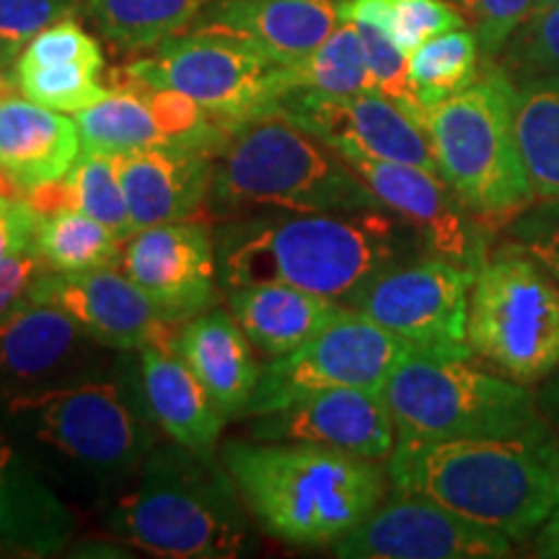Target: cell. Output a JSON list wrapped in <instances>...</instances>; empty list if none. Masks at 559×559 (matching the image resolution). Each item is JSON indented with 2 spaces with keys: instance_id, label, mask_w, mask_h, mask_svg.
Instances as JSON below:
<instances>
[{
  "instance_id": "83f0119b",
  "label": "cell",
  "mask_w": 559,
  "mask_h": 559,
  "mask_svg": "<svg viewBox=\"0 0 559 559\" xmlns=\"http://www.w3.org/2000/svg\"><path fill=\"white\" fill-rule=\"evenodd\" d=\"M207 0H86L88 19L120 52H151L185 34Z\"/></svg>"
},
{
  "instance_id": "cb8c5ba5",
  "label": "cell",
  "mask_w": 559,
  "mask_h": 559,
  "mask_svg": "<svg viewBox=\"0 0 559 559\" xmlns=\"http://www.w3.org/2000/svg\"><path fill=\"white\" fill-rule=\"evenodd\" d=\"M81 151L79 124L66 111L19 96L0 104V169L24 192L66 177Z\"/></svg>"
},
{
  "instance_id": "74e56055",
  "label": "cell",
  "mask_w": 559,
  "mask_h": 559,
  "mask_svg": "<svg viewBox=\"0 0 559 559\" xmlns=\"http://www.w3.org/2000/svg\"><path fill=\"white\" fill-rule=\"evenodd\" d=\"M83 5L86 0H0V62L19 58L41 29L75 16Z\"/></svg>"
},
{
  "instance_id": "e0dca14e",
  "label": "cell",
  "mask_w": 559,
  "mask_h": 559,
  "mask_svg": "<svg viewBox=\"0 0 559 559\" xmlns=\"http://www.w3.org/2000/svg\"><path fill=\"white\" fill-rule=\"evenodd\" d=\"M122 270L177 321L198 317L218 300V254L207 221L140 228L124 247Z\"/></svg>"
},
{
  "instance_id": "e575fe53",
  "label": "cell",
  "mask_w": 559,
  "mask_h": 559,
  "mask_svg": "<svg viewBox=\"0 0 559 559\" xmlns=\"http://www.w3.org/2000/svg\"><path fill=\"white\" fill-rule=\"evenodd\" d=\"M13 73H16L19 91L26 99L55 111H66V115H79L109 94L107 83L99 81L102 70L81 66V62L13 68Z\"/></svg>"
},
{
  "instance_id": "60d3db41",
  "label": "cell",
  "mask_w": 559,
  "mask_h": 559,
  "mask_svg": "<svg viewBox=\"0 0 559 559\" xmlns=\"http://www.w3.org/2000/svg\"><path fill=\"white\" fill-rule=\"evenodd\" d=\"M39 213L26 198H0V257L37 247Z\"/></svg>"
},
{
  "instance_id": "ab89813d",
  "label": "cell",
  "mask_w": 559,
  "mask_h": 559,
  "mask_svg": "<svg viewBox=\"0 0 559 559\" xmlns=\"http://www.w3.org/2000/svg\"><path fill=\"white\" fill-rule=\"evenodd\" d=\"M513 239L559 280V200L523 210L513 218Z\"/></svg>"
},
{
  "instance_id": "ee69618b",
  "label": "cell",
  "mask_w": 559,
  "mask_h": 559,
  "mask_svg": "<svg viewBox=\"0 0 559 559\" xmlns=\"http://www.w3.org/2000/svg\"><path fill=\"white\" fill-rule=\"evenodd\" d=\"M536 555L539 557H557L559 559V495L555 502V510L539 531V539H536Z\"/></svg>"
},
{
  "instance_id": "f6af8a7d",
  "label": "cell",
  "mask_w": 559,
  "mask_h": 559,
  "mask_svg": "<svg viewBox=\"0 0 559 559\" xmlns=\"http://www.w3.org/2000/svg\"><path fill=\"white\" fill-rule=\"evenodd\" d=\"M19 91V83H16V73H9L5 70V62H0V104L5 99H11V96H16Z\"/></svg>"
},
{
  "instance_id": "f35d334b",
  "label": "cell",
  "mask_w": 559,
  "mask_h": 559,
  "mask_svg": "<svg viewBox=\"0 0 559 559\" xmlns=\"http://www.w3.org/2000/svg\"><path fill=\"white\" fill-rule=\"evenodd\" d=\"M472 32L477 34L481 55L495 58L531 13V0H451Z\"/></svg>"
},
{
  "instance_id": "8d00e7d4",
  "label": "cell",
  "mask_w": 559,
  "mask_h": 559,
  "mask_svg": "<svg viewBox=\"0 0 559 559\" xmlns=\"http://www.w3.org/2000/svg\"><path fill=\"white\" fill-rule=\"evenodd\" d=\"M81 66L104 70V50L99 39L88 34L73 16L55 21L52 26L41 29L29 45L21 50L13 68H41V66Z\"/></svg>"
},
{
  "instance_id": "277c9868",
  "label": "cell",
  "mask_w": 559,
  "mask_h": 559,
  "mask_svg": "<svg viewBox=\"0 0 559 559\" xmlns=\"http://www.w3.org/2000/svg\"><path fill=\"white\" fill-rule=\"evenodd\" d=\"M107 513L111 536L169 559H230L249 549L239 489L215 456L156 443Z\"/></svg>"
},
{
  "instance_id": "d4e9b609",
  "label": "cell",
  "mask_w": 559,
  "mask_h": 559,
  "mask_svg": "<svg viewBox=\"0 0 559 559\" xmlns=\"http://www.w3.org/2000/svg\"><path fill=\"white\" fill-rule=\"evenodd\" d=\"M140 383L158 430L174 443L200 456H215L223 425L228 423L215 407L192 368L174 349H140Z\"/></svg>"
},
{
  "instance_id": "52a82bcc",
  "label": "cell",
  "mask_w": 559,
  "mask_h": 559,
  "mask_svg": "<svg viewBox=\"0 0 559 559\" xmlns=\"http://www.w3.org/2000/svg\"><path fill=\"white\" fill-rule=\"evenodd\" d=\"M383 396L396 443L461 438H549L536 396L519 381L474 368L466 358L409 349Z\"/></svg>"
},
{
  "instance_id": "484cf974",
  "label": "cell",
  "mask_w": 559,
  "mask_h": 559,
  "mask_svg": "<svg viewBox=\"0 0 559 559\" xmlns=\"http://www.w3.org/2000/svg\"><path fill=\"white\" fill-rule=\"evenodd\" d=\"M228 309L257 353L280 358L324 330L345 306L293 285L257 283L228 288Z\"/></svg>"
},
{
  "instance_id": "ba28073f",
  "label": "cell",
  "mask_w": 559,
  "mask_h": 559,
  "mask_svg": "<svg viewBox=\"0 0 559 559\" xmlns=\"http://www.w3.org/2000/svg\"><path fill=\"white\" fill-rule=\"evenodd\" d=\"M513 94L508 70L489 68L428 115L438 174L481 223L513 221L536 202L515 140Z\"/></svg>"
},
{
  "instance_id": "4316f807",
  "label": "cell",
  "mask_w": 559,
  "mask_h": 559,
  "mask_svg": "<svg viewBox=\"0 0 559 559\" xmlns=\"http://www.w3.org/2000/svg\"><path fill=\"white\" fill-rule=\"evenodd\" d=\"M513 124L536 200H559V75H536L515 86Z\"/></svg>"
},
{
  "instance_id": "6da1fadb",
  "label": "cell",
  "mask_w": 559,
  "mask_h": 559,
  "mask_svg": "<svg viewBox=\"0 0 559 559\" xmlns=\"http://www.w3.org/2000/svg\"><path fill=\"white\" fill-rule=\"evenodd\" d=\"M425 247L412 223L389 207L234 218L215 236L226 288L283 283L353 306L383 272Z\"/></svg>"
},
{
  "instance_id": "ac0fdd59",
  "label": "cell",
  "mask_w": 559,
  "mask_h": 559,
  "mask_svg": "<svg viewBox=\"0 0 559 559\" xmlns=\"http://www.w3.org/2000/svg\"><path fill=\"white\" fill-rule=\"evenodd\" d=\"M249 432L257 440L324 445L370 461L389 459L396 445L394 417L383 391L347 386L311 391L285 407L257 415Z\"/></svg>"
},
{
  "instance_id": "8fae6325",
  "label": "cell",
  "mask_w": 559,
  "mask_h": 559,
  "mask_svg": "<svg viewBox=\"0 0 559 559\" xmlns=\"http://www.w3.org/2000/svg\"><path fill=\"white\" fill-rule=\"evenodd\" d=\"M409 349L407 342L383 330L368 313L345 306L324 330L298 349L270 358L267 366L260 368V379L243 417L280 409L298 396L321 389L383 391L389 376Z\"/></svg>"
},
{
  "instance_id": "4dcf8cb0",
  "label": "cell",
  "mask_w": 559,
  "mask_h": 559,
  "mask_svg": "<svg viewBox=\"0 0 559 559\" xmlns=\"http://www.w3.org/2000/svg\"><path fill=\"white\" fill-rule=\"evenodd\" d=\"M285 96L304 91L319 96H358L373 91L366 47L353 21H340L337 29L309 58L283 66Z\"/></svg>"
},
{
  "instance_id": "9c48e42d",
  "label": "cell",
  "mask_w": 559,
  "mask_h": 559,
  "mask_svg": "<svg viewBox=\"0 0 559 559\" xmlns=\"http://www.w3.org/2000/svg\"><path fill=\"white\" fill-rule=\"evenodd\" d=\"M469 347L523 386L559 368V285L523 247L495 251L474 272Z\"/></svg>"
},
{
  "instance_id": "d6986e66",
  "label": "cell",
  "mask_w": 559,
  "mask_h": 559,
  "mask_svg": "<svg viewBox=\"0 0 559 559\" xmlns=\"http://www.w3.org/2000/svg\"><path fill=\"white\" fill-rule=\"evenodd\" d=\"M94 345L58 306L19 298L0 317V391L11 396L96 376Z\"/></svg>"
},
{
  "instance_id": "4fadbf2b",
  "label": "cell",
  "mask_w": 559,
  "mask_h": 559,
  "mask_svg": "<svg viewBox=\"0 0 559 559\" xmlns=\"http://www.w3.org/2000/svg\"><path fill=\"white\" fill-rule=\"evenodd\" d=\"M26 296L58 306L96 345L120 353H140L145 347L174 349L185 324L166 317L148 293L117 267L45 270Z\"/></svg>"
},
{
  "instance_id": "7a4b0ae2",
  "label": "cell",
  "mask_w": 559,
  "mask_h": 559,
  "mask_svg": "<svg viewBox=\"0 0 559 559\" xmlns=\"http://www.w3.org/2000/svg\"><path fill=\"white\" fill-rule=\"evenodd\" d=\"M221 459L247 513L290 547H334L386 498L376 461L324 445L228 440Z\"/></svg>"
},
{
  "instance_id": "f1b7e54d",
  "label": "cell",
  "mask_w": 559,
  "mask_h": 559,
  "mask_svg": "<svg viewBox=\"0 0 559 559\" xmlns=\"http://www.w3.org/2000/svg\"><path fill=\"white\" fill-rule=\"evenodd\" d=\"M75 124H79L83 151L109 153V156L153 148V145H177L160 128L143 94L128 86L109 88L102 102L75 115Z\"/></svg>"
},
{
  "instance_id": "603a6c76",
  "label": "cell",
  "mask_w": 559,
  "mask_h": 559,
  "mask_svg": "<svg viewBox=\"0 0 559 559\" xmlns=\"http://www.w3.org/2000/svg\"><path fill=\"white\" fill-rule=\"evenodd\" d=\"M174 353L192 368L223 417H243L260 379V366L234 313L207 309L187 319Z\"/></svg>"
},
{
  "instance_id": "8992f818",
  "label": "cell",
  "mask_w": 559,
  "mask_h": 559,
  "mask_svg": "<svg viewBox=\"0 0 559 559\" xmlns=\"http://www.w3.org/2000/svg\"><path fill=\"white\" fill-rule=\"evenodd\" d=\"M210 205L241 218L249 210L334 213L383 207L340 153L280 111L234 128L213 158Z\"/></svg>"
},
{
  "instance_id": "d6a6232c",
  "label": "cell",
  "mask_w": 559,
  "mask_h": 559,
  "mask_svg": "<svg viewBox=\"0 0 559 559\" xmlns=\"http://www.w3.org/2000/svg\"><path fill=\"white\" fill-rule=\"evenodd\" d=\"M340 19L379 26L404 55L438 34L466 26V19L449 0H342Z\"/></svg>"
},
{
  "instance_id": "5b68a950",
  "label": "cell",
  "mask_w": 559,
  "mask_h": 559,
  "mask_svg": "<svg viewBox=\"0 0 559 559\" xmlns=\"http://www.w3.org/2000/svg\"><path fill=\"white\" fill-rule=\"evenodd\" d=\"M21 436L52 456L75 485L122 487L156 449L158 425L138 370L99 373L5 396Z\"/></svg>"
},
{
  "instance_id": "5bb4252c",
  "label": "cell",
  "mask_w": 559,
  "mask_h": 559,
  "mask_svg": "<svg viewBox=\"0 0 559 559\" xmlns=\"http://www.w3.org/2000/svg\"><path fill=\"white\" fill-rule=\"evenodd\" d=\"M332 551L349 559H485L510 557V539L423 495L396 492Z\"/></svg>"
},
{
  "instance_id": "9a60e30c",
  "label": "cell",
  "mask_w": 559,
  "mask_h": 559,
  "mask_svg": "<svg viewBox=\"0 0 559 559\" xmlns=\"http://www.w3.org/2000/svg\"><path fill=\"white\" fill-rule=\"evenodd\" d=\"M277 111L345 160H394L438 171L428 130L376 91L358 96L296 91L280 102Z\"/></svg>"
},
{
  "instance_id": "7dc6e473",
  "label": "cell",
  "mask_w": 559,
  "mask_h": 559,
  "mask_svg": "<svg viewBox=\"0 0 559 559\" xmlns=\"http://www.w3.org/2000/svg\"><path fill=\"white\" fill-rule=\"evenodd\" d=\"M549 5H559V0H531V11L549 9Z\"/></svg>"
},
{
  "instance_id": "b9f144b4",
  "label": "cell",
  "mask_w": 559,
  "mask_h": 559,
  "mask_svg": "<svg viewBox=\"0 0 559 559\" xmlns=\"http://www.w3.org/2000/svg\"><path fill=\"white\" fill-rule=\"evenodd\" d=\"M45 270L50 267L41 260L37 247L0 257V317H3L19 298L26 296L29 285Z\"/></svg>"
},
{
  "instance_id": "2e32d148",
  "label": "cell",
  "mask_w": 559,
  "mask_h": 559,
  "mask_svg": "<svg viewBox=\"0 0 559 559\" xmlns=\"http://www.w3.org/2000/svg\"><path fill=\"white\" fill-rule=\"evenodd\" d=\"M370 192L412 223L432 257L477 272L489 257L487 230L438 171L394 160H347Z\"/></svg>"
},
{
  "instance_id": "836d02e7",
  "label": "cell",
  "mask_w": 559,
  "mask_h": 559,
  "mask_svg": "<svg viewBox=\"0 0 559 559\" xmlns=\"http://www.w3.org/2000/svg\"><path fill=\"white\" fill-rule=\"evenodd\" d=\"M62 190H66V207H75L91 215V218L115 230L117 236H122L124 241H130L138 234L132 226L115 156H109V153L81 151V156L62 177Z\"/></svg>"
},
{
  "instance_id": "7402d4cb",
  "label": "cell",
  "mask_w": 559,
  "mask_h": 559,
  "mask_svg": "<svg viewBox=\"0 0 559 559\" xmlns=\"http://www.w3.org/2000/svg\"><path fill=\"white\" fill-rule=\"evenodd\" d=\"M73 534V510L0 436V557H52Z\"/></svg>"
},
{
  "instance_id": "1f68e13d",
  "label": "cell",
  "mask_w": 559,
  "mask_h": 559,
  "mask_svg": "<svg viewBox=\"0 0 559 559\" xmlns=\"http://www.w3.org/2000/svg\"><path fill=\"white\" fill-rule=\"evenodd\" d=\"M479 39L469 29L438 34L407 55L409 86L423 109L438 107L449 96L469 88L479 79Z\"/></svg>"
},
{
  "instance_id": "bcb514c9",
  "label": "cell",
  "mask_w": 559,
  "mask_h": 559,
  "mask_svg": "<svg viewBox=\"0 0 559 559\" xmlns=\"http://www.w3.org/2000/svg\"><path fill=\"white\" fill-rule=\"evenodd\" d=\"M16 194L21 198L24 192H21V187L9 177V174L0 169V198H16Z\"/></svg>"
},
{
  "instance_id": "7bdbcfd3",
  "label": "cell",
  "mask_w": 559,
  "mask_h": 559,
  "mask_svg": "<svg viewBox=\"0 0 559 559\" xmlns=\"http://www.w3.org/2000/svg\"><path fill=\"white\" fill-rule=\"evenodd\" d=\"M536 404H539L542 415L547 417L551 428L559 430V368L544 379L539 394H536Z\"/></svg>"
},
{
  "instance_id": "d590c367",
  "label": "cell",
  "mask_w": 559,
  "mask_h": 559,
  "mask_svg": "<svg viewBox=\"0 0 559 559\" xmlns=\"http://www.w3.org/2000/svg\"><path fill=\"white\" fill-rule=\"evenodd\" d=\"M502 68L508 75L536 79L559 75V5L531 11L502 47Z\"/></svg>"
},
{
  "instance_id": "7c38bea8",
  "label": "cell",
  "mask_w": 559,
  "mask_h": 559,
  "mask_svg": "<svg viewBox=\"0 0 559 559\" xmlns=\"http://www.w3.org/2000/svg\"><path fill=\"white\" fill-rule=\"evenodd\" d=\"M472 283V270L430 254L383 272L353 309L368 313L412 349L469 360Z\"/></svg>"
},
{
  "instance_id": "44dd1931",
  "label": "cell",
  "mask_w": 559,
  "mask_h": 559,
  "mask_svg": "<svg viewBox=\"0 0 559 559\" xmlns=\"http://www.w3.org/2000/svg\"><path fill=\"white\" fill-rule=\"evenodd\" d=\"M342 0H207L190 29L247 39L280 66L309 58L340 26ZM187 29V32H190Z\"/></svg>"
},
{
  "instance_id": "f546056e",
  "label": "cell",
  "mask_w": 559,
  "mask_h": 559,
  "mask_svg": "<svg viewBox=\"0 0 559 559\" xmlns=\"http://www.w3.org/2000/svg\"><path fill=\"white\" fill-rule=\"evenodd\" d=\"M37 251L50 270L81 272L122 264L124 239L75 207L39 213Z\"/></svg>"
},
{
  "instance_id": "30bf717a",
  "label": "cell",
  "mask_w": 559,
  "mask_h": 559,
  "mask_svg": "<svg viewBox=\"0 0 559 559\" xmlns=\"http://www.w3.org/2000/svg\"><path fill=\"white\" fill-rule=\"evenodd\" d=\"M115 81L179 91L234 128L272 115L285 99L283 66L247 39L218 29L177 34L148 58L111 70L109 83Z\"/></svg>"
},
{
  "instance_id": "ffe728a7",
  "label": "cell",
  "mask_w": 559,
  "mask_h": 559,
  "mask_svg": "<svg viewBox=\"0 0 559 559\" xmlns=\"http://www.w3.org/2000/svg\"><path fill=\"white\" fill-rule=\"evenodd\" d=\"M135 230L198 218L213 187V156L190 145L115 153Z\"/></svg>"
},
{
  "instance_id": "3957f363",
  "label": "cell",
  "mask_w": 559,
  "mask_h": 559,
  "mask_svg": "<svg viewBox=\"0 0 559 559\" xmlns=\"http://www.w3.org/2000/svg\"><path fill=\"white\" fill-rule=\"evenodd\" d=\"M389 479L394 492L423 495L510 542H523L555 510L559 445L551 436L396 443Z\"/></svg>"
}]
</instances>
